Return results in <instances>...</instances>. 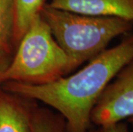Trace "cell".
<instances>
[{
  "instance_id": "cell-11",
  "label": "cell",
  "mask_w": 133,
  "mask_h": 132,
  "mask_svg": "<svg viewBox=\"0 0 133 132\" xmlns=\"http://www.w3.org/2000/svg\"><path fill=\"white\" fill-rule=\"evenodd\" d=\"M8 63L7 62H5V60L3 59L2 58H0V83H1V75L3 71H4V69L6 68Z\"/></svg>"
},
{
  "instance_id": "cell-7",
  "label": "cell",
  "mask_w": 133,
  "mask_h": 132,
  "mask_svg": "<svg viewBox=\"0 0 133 132\" xmlns=\"http://www.w3.org/2000/svg\"><path fill=\"white\" fill-rule=\"evenodd\" d=\"M46 0H14V35L22 38L36 16L41 14Z\"/></svg>"
},
{
  "instance_id": "cell-1",
  "label": "cell",
  "mask_w": 133,
  "mask_h": 132,
  "mask_svg": "<svg viewBox=\"0 0 133 132\" xmlns=\"http://www.w3.org/2000/svg\"><path fill=\"white\" fill-rule=\"evenodd\" d=\"M133 58V32L107 48L83 68L69 77L43 84L5 81L4 89L54 108L65 121L67 132H88L96 101L117 73Z\"/></svg>"
},
{
  "instance_id": "cell-3",
  "label": "cell",
  "mask_w": 133,
  "mask_h": 132,
  "mask_svg": "<svg viewBox=\"0 0 133 132\" xmlns=\"http://www.w3.org/2000/svg\"><path fill=\"white\" fill-rule=\"evenodd\" d=\"M72 71L70 58L55 40L41 14L21 38L15 57L1 75V83L18 81L43 84Z\"/></svg>"
},
{
  "instance_id": "cell-9",
  "label": "cell",
  "mask_w": 133,
  "mask_h": 132,
  "mask_svg": "<svg viewBox=\"0 0 133 132\" xmlns=\"http://www.w3.org/2000/svg\"><path fill=\"white\" fill-rule=\"evenodd\" d=\"M65 121L44 109H33L31 132H65Z\"/></svg>"
},
{
  "instance_id": "cell-8",
  "label": "cell",
  "mask_w": 133,
  "mask_h": 132,
  "mask_svg": "<svg viewBox=\"0 0 133 132\" xmlns=\"http://www.w3.org/2000/svg\"><path fill=\"white\" fill-rule=\"evenodd\" d=\"M14 0H0V58L8 51L14 35Z\"/></svg>"
},
{
  "instance_id": "cell-10",
  "label": "cell",
  "mask_w": 133,
  "mask_h": 132,
  "mask_svg": "<svg viewBox=\"0 0 133 132\" xmlns=\"http://www.w3.org/2000/svg\"><path fill=\"white\" fill-rule=\"evenodd\" d=\"M88 132H129L126 123L121 122L110 123V124L100 125L98 128L91 130Z\"/></svg>"
},
{
  "instance_id": "cell-5",
  "label": "cell",
  "mask_w": 133,
  "mask_h": 132,
  "mask_svg": "<svg viewBox=\"0 0 133 132\" xmlns=\"http://www.w3.org/2000/svg\"><path fill=\"white\" fill-rule=\"evenodd\" d=\"M49 6L81 15L133 22V0H52Z\"/></svg>"
},
{
  "instance_id": "cell-4",
  "label": "cell",
  "mask_w": 133,
  "mask_h": 132,
  "mask_svg": "<svg viewBox=\"0 0 133 132\" xmlns=\"http://www.w3.org/2000/svg\"><path fill=\"white\" fill-rule=\"evenodd\" d=\"M133 117V58L117 73L99 97L90 114L95 125Z\"/></svg>"
},
{
  "instance_id": "cell-6",
  "label": "cell",
  "mask_w": 133,
  "mask_h": 132,
  "mask_svg": "<svg viewBox=\"0 0 133 132\" xmlns=\"http://www.w3.org/2000/svg\"><path fill=\"white\" fill-rule=\"evenodd\" d=\"M32 112L18 95L0 91V132H31Z\"/></svg>"
},
{
  "instance_id": "cell-2",
  "label": "cell",
  "mask_w": 133,
  "mask_h": 132,
  "mask_svg": "<svg viewBox=\"0 0 133 132\" xmlns=\"http://www.w3.org/2000/svg\"><path fill=\"white\" fill-rule=\"evenodd\" d=\"M55 40L70 58L72 71L105 51L118 36L133 30V22L81 15L47 5L41 10Z\"/></svg>"
},
{
  "instance_id": "cell-12",
  "label": "cell",
  "mask_w": 133,
  "mask_h": 132,
  "mask_svg": "<svg viewBox=\"0 0 133 132\" xmlns=\"http://www.w3.org/2000/svg\"><path fill=\"white\" fill-rule=\"evenodd\" d=\"M129 121L133 124V117H131V119H129Z\"/></svg>"
}]
</instances>
